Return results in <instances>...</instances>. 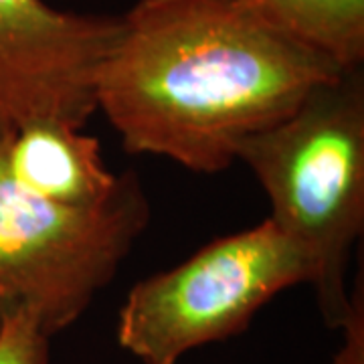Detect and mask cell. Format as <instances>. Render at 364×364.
I'll return each instance as SVG.
<instances>
[{"label":"cell","mask_w":364,"mask_h":364,"mask_svg":"<svg viewBox=\"0 0 364 364\" xmlns=\"http://www.w3.org/2000/svg\"><path fill=\"white\" fill-rule=\"evenodd\" d=\"M346 69L245 0H138L97 71L95 112L126 152L217 174Z\"/></svg>","instance_id":"cell-1"},{"label":"cell","mask_w":364,"mask_h":364,"mask_svg":"<svg viewBox=\"0 0 364 364\" xmlns=\"http://www.w3.org/2000/svg\"><path fill=\"white\" fill-rule=\"evenodd\" d=\"M269 198V221L310 265L318 310L338 330L348 308V263L364 229V75L346 69L282 122L239 148Z\"/></svg>","instance_id":"cell-2"},{"label":"cell","mask_w":364,"mask_h":364,"mask_svg":"<svg viewBox=\"0 0 364 364\" xmlns=\"http://www.w3.org/2000/svg\"><path fill=\"white\" fill-rule=\"evenodd\" d=\"M150 213L134 170L104 203L67 207L23 188L0 150V330L16 316L49 338L71 328L116 279Z\"/></svg>","instance_id":"cell-3"},{"label":"cell","mask_w":364,"mask_h":364,"mask_svg":"<svg viewBox=\"0 0 364 364\" xmlns=\"http://www.w3.org/2000/svg\"><path fill=\"white\" fill-rule=\"evenodd\" d=\"M299 284H310L308 261L265 219L140 279L117 312V344L140 364H178L243 334L267 301Z\"/></svg>","instance_id":"cell-4"},{"label":"cell","mask_w":364,"mask_h":364,"mask_svg":"<svg viewBox=\"0 0 364 364\" xmlns=\"http://www.w3.org/2000/svg\"><path fill=\"white\" fill-rule=\"evenodd\" d=\"M119 16L0 0V138L33 119L85 128Z\"/></svg>","instance_id":"cell-5"},{"label":"cell","mask_w":364,"mask_h":364,"mask_svg":"<svg viewBox=\"0 0 364 364\" xmlns=\"http://www.w3.org/2000/svg\"><path fill=\"white\" fill-rule=\"evenodd\" d=\"M0 150L14 181L57 205H100L117 184L100 140L67 122L33 119L0 138Z\"/></svg>","instance_id":"cell-6"},{"label":"cell","mask_w":364,"mask_h":364,"mask_svg":"<svg viewBox=\"0 0 364 364\" xmlns=\"http://www.w3.org/2000/svg\"><path fill=\"white\" fill-rule=\"evenodd\" d=\"M342 67H363L364 0H245Z\"/></svg>","instance_id":"cell-7"},{"label":"cell","mask_w":364,"mask_h":364,"mask_svg":"<svg viewBox=\"0 0 364 364\" xmlns=\"http://www.w3.org/2000/svg\"><path fill=\"white\" fill-rule=\"evenodd\" d=\"M0 364H55L51 338L28 316H16L0 330Z\"/></svg>","instance_id":"cell-8"},{"label":"cell","mask_w":364,"mask_h":364,"mask_svg":"<svg viewBox=\"0 0 364 364\" xmlns=\"http://www.w3.org/2000/svg\"><path fill=\"white\" fill-rule=\"evenodd\" d=\"M342 342L330 364H364V275L358 272L348 296V308L340 322Z\"/></svg>","instance_id":"cell-9"}]
</instances>
